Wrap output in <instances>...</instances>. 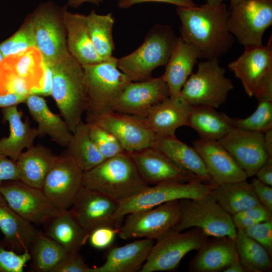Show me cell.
Instances as JSON below:
<instances>
[{"instance_id":"6da1fadb","label":"cell","mask_w":272,"mask_h":272,"mask_svg":"<svg viewBox=\"0 0 272 272\" xmlns=\"http://www.w3.org/2000/svg\"><path fill=\"white\" fill-rule=\"evenodd\" d=\"M181 21L180 37L197 47L202 58H218L228 52L234 43L227 20L229 10L224 3L192 7H177Z\"/></svg>"},{"instance_id":"7a4b0ae2","label":"cell","mask_w":272,"mask_h":272,"mask_svg":"<svg viewBox=\"0 0 272 272\" xmlns=\"http://www.w3.org/2000/svg\"><path fill=\"white\" fill-rule=\"evenodd\" d=\"M83 186L120 201L139 194L149 185L141 177L130 155L124 152L84 171Z\"/></svg>"},{"instance_id":"3957f363","label":"cell","mask_w":272,"mask_h":272,"mask_svg":"<svg viewBox=\"0 0 272 272\" xmlns=\"http://www.w3.org/2000/svg\"><path fill=\"white\" fill-rule=\"evenodd\" d=\"M117 58L83 65L84 84L87 97L86 122L91 123L113 111L118 97L131 81L117 67Z\"/></svg>"},{"instance_id":"277c9868","label":"cell","mask_w":272,"mask_h":272,"mask_svg":"<svg viewBox=\"0 0 272 272\" xmlns=\"http://www.w3.org/2000/svg\"><path fill=\"white\" fill-rule=\"evenodd\" d=\"M50 65L52 76L50 95L73 132L82 121L87 106L83 66L71 54Z\"/></svg>"},{"instance_id":"5b68a950","label":"cell","mask_w":272,"mask_h":272,"mask_svg":"<svg viewBox=\"0 0 272 272\" xmlns=\"http://www.w3.org/2000/svg\"><path fill=\"white\" fill-rule=\"evenodd\" d=\"M177 38L170 26L157 24L137 49L117 58V67L132 82L149 79L156 68L166 65Z\"/></svg>"},{"instance_id":"8992f818","label":"cell","mask_w":272,"mask_h":272,"mask_svg":"<svg viewBox=\"0 0 272 272\" xmlns=\"http://www.w3.org/2000/svg\"><path fill=\"white\" fill-rule=\"evenodd\" d=\"M180 218L171 230L182 232L197 228L208 236L228 237L235 240L237 235L232 216L216 201L211 193L196 199L179 200Z\"/></svg>"},{"instance_id":"52a82bcc","label":"cell","mask_w":272,"mask_h":272,"mask_svg":"<svg viewBox=\"0 0 272 272\" xmlns=\"http://www.w3.org/2000/svg\"><path fill=\"white\" fill-rule=\"evenodd\" d=\"M225 72L218 58L199 62L196 71L191 74L182 87L180 96L192 106L219 107L234 88Z\"/></svg>"},{"instance_id":"ba28073f","label":"cell","mask_w":272,"mask_h":272,"mask_svg":"<svg viewBox=\"0 0 272 272\" xmlns=\"http://www.w3.org/2000/svg\"><path fill=\"white\" fill-rule=\"evenodd\" d=\"M67 7L47 2L41 4L31 14L36 48L46 64L52 65L70 54L64 23Z\"/></svg>"},{"instance_id":"9c48e42d","label":"cell","mask_w":272,"mask_h":272,"mask_svg":"<svg viewBox=\"0 0 272 272\" xmlns=\"http://www.w3.org/2000/svg\"><path fill=\"white\" fill-rule=\"evenodd\" d=\"M230 8L227 26L234 37L244 48L262 45L272 24V0H243Z\"/></svg>"},{"instance_id":"30bf717a","label":"cell","mask_w":272,"mask_h":272,"mask_svg":"<svg viewBox=\"0 0 272 272\" xmlns=\"http://www.w3.org/2000/svg\"><path fill=\"white\" fill-rule=\"evenodd\" d=\"M216 186L198 180L149 186L132 197L118 201L116 215L123 221L126 215L132 212L152 208L171 201L201 198L210 194Z\"/></svg>"},{"instance_id":"8fae6325","label":"cell","mask_w":272,"mask_h":272,"mask_svg":"<svg viewBox=\"0 0 272 272\" xmlns=\"http://www.w3.org/2000/svg\"><path fill=\"white\" fill-rule=\"evenodd\" d=\"M208 237L197 228L185 232L170 230L156 239L139 271L173 270L188 252L198 250Z\"/></svg>"},{"instance_id":"7c38bea8","label":"cell","mask_w":272,"mask_h":272,"mask_svg":"<svg viewBox=\"0 0 272 272\" xmlns=\"http://www.w3.org/2000/svg\"><path fill=\"white\" fill-rule=\"evenodd\" d=\"M180 215L179 200L132 212L126 215L117 235L123 240L157 239L178 223Z\"/></svg>"},{"instance_id":"4fadbf2b","label":"cell","mask_w":272,"mask_h":272,"mask_svg":"<svg viewBox=\"0 0 272 272\" xmlns=\"http://www.w3.org/2000/svg\"><path fill=\"white\" fill-rule=\"evenodd\" d=\"M0 193L15 211L33 224H44L62 212L49 200L41 189L19 180L3 182Z\"/></svg>"},{"instance_id":"5bb4252c","label":"cell","mask_w":272,"mask_h":272,"mask_svg":"<svg viewBox=\"0 0 272 272\" xmlns=\"http://www.w3.org/2000/svg\"><path fill=\"white\" fill-rule=\"evenodd\" d=\"M83 172L66 150L57 156L41 189L57 208L69 210L83 186Z\"/></svg>"},{"instance_id":"9a60e30c","label":"cell","mask_w":272,"mask_h":272,"mask_svg":"<svg viewBox=\"0 0 272 272\" xmlns=\"http://www.w3.org/2000/svg\"><path fill=\"white\" fill-rule=\"evenodd\" d=\"M118 206L117 200L82 186L69 210L89 234L102 226L119 228L123 221L117 217Z\"/></svg>"},{"instance_id":"2e32d148","label":"cell","mask_w":272,"mask_h":272,"mask_svg":"<svg viewBox=\"0 0 272 272\" xmlns=\"http://www.w3.org/2000/svg\"><path fill=\"white\" fill-rule=\"evenodd\" d=\"M93 123L110 132L128 153L153 147L157 138L141 117L112 111Z\"/></svg>"},{"instance_id":"e0dca14e","label":"cell","mask_w":272,"mask_h":272,"mask_svg":"<svg viewBox=\"0 0 272 272\" xmlns=\"http://www.w3.org/2000/svg\"><path fill=\"white\" fill-rule=\"evenodd\" d=\"M169 96L168 86L162 76L131 81L115 101L113 111L143 117L152 107Z\"/></svg>"},{"instance_id":"ac0fdd59","label":"cell","mask_w":272,"mask_h":272,"mask_svg":"<svg viewBox=\"0 0 272 272\" xmlns=\"http://www.w3.org/2000/svg\"><path fill=\"white\" fill-rule=\"evenodd\" d=\"M263 137L264 133L233 127L218 141L250 177L270 157L265 150Z\"/></svg>"},{"instance_id":"d6986e66","label":"cell","mask_w":272,"mask_h":272,"mask_svg":"<svg viewBox=\"0 0 272 272\" xmlns=\"http://www.w3.org/2000/svg\"><path fill=\"white\" fill-rule=\"evenodd\" d=\"M128 154L141 177L149 185L201 181L195 175L179 167L153 147Z\"/></svg>"},{"instance_id":"ffe728a7","label":"cell","mask_w":272,"mask_h":272,"mask_svg":"<svg viewBox=\"0 0 272 272\" xmlns=\"http://www.w3.org/2000/svg\"><path fill=\"white\" fill-rule=\"evenodd\" d=\"M228 67L239 79L245 93L253 96L266 75L272 72L271 36L265 45L245 48Z\"/></svg>"},{"instance_id":"44dd1931","label":"cell","mask_w":272,"mask_h":272,"mask_svg":"<svg viewBox=\"0 0 272 272\" xmlns=\"http://www.w3.org/2000/svg\"><path fill=\"white\" fill-rule=\"evenodd\" d=\"M193 144L206 165L211 184L219 185L247 180L246 174L218 141L199 138Z\"/></svg>"},{"instance_id":"7402d4cb","label":"cell","mask_w":272,"mask_h":272,"mask_svg":"<svg viewBox=\"0 0 272 272\" xmlns=\"http://www.w3.org/2000/svg\"><path fill=\"white\" fill-rule=\"evenodd\" d=\"M192 107L180 95L169 96L155 105L142 118L157 137H174L178 128L188 126Z\"/></svg>"},{"instance_id":"603a6c76","label":"cell","mask_w":272,"mask_h":272,"mask_svg":"<svg viewBox=\"0 0 272 272\" xmlns=\"http://www.w3.org/2000/svg\"><path fill=\"white\" fill-rule=\"evenodd\" d=\"M200 58H202L201 53L197 47L180 36L177 37L162 75L168 86L170 97L180 94L182 87Z\"/></svg>"},{"instance_id":"cb8c5ba5","label":"cell","mask_w":272,"mask_h":272,"mask_svg":"<svg viewBox=\"0 0 272 272\" xmlns=\"http://www.w3.org/2000/svg\"><path fill=\"white\" fill-rule=\"evenodd\" d=\"M197 250L189 264L191 271H224L239 258L235 240L228 237L208 238Z\"/></svg>"},{"instance_id":"d4e9b609","label":"cell","mask_w":272,"mask_h":272,"mask_svg":"<svg viewBox=\"0 0 272 272\" xmlns=\"http://www.w3.org/2000/svg\"><path fill=\"white\" fill-rule=\"evenodd\" d=\"M3 120L9 126L8 137L0 139V155L16 162L24 149L34 145L38 137L36 128L31 126L28 119L22 120L17 105L2 108Z\"/></svg>"},{"instance_id":"484cf974","label":"cell","mask_w":272,"mask_h":272,"mask_svg":"<svg viewBox=\"0 0 272 272\" xmlns=\"http://www.w3.org/2000/svg\"><path fill=\"white\" fill-rule=\"evenodd\" d=\"M154 239L143 238L110 248L105 262L91 268L90 272H134L140 270L154 244Z\"/></svg>"},{"instance_id":"4316f807","label":"cell","mask_w":272,"mask_h":272,"mask_svg":"<svg viewBox=\"0 0 272 272\" xmlns=\"http://www.w3.org/2000/svg\"><path fill=\"white\" fill-rule=\"evenodd\" d=\"M25 103L37 123L38 137L48 135L57 145L66 147L73 132L62 117L52 112L46 100L40 95L29 94Z\"/></svg>"},{"instance_id":"83f0119b","label":"cell","mask_w":272,"mask_h":272,"mask_svg":"<svg viewBox=\"0 0 272 272\" xmlns=\"http://www.w3.org/2000/svg\"><path fill=\"white\" fill-rule=\"evenodd\" d=\"M0 229L11 250L22 253L29 251L39 231L7 203L0 193Z\"/></svg>"},{"instance_id":"f1b7e54d","label":"cell","mask_w":272,"mask_h":272,"mask_svg":"<svg viewBox=\"0 0 272 272\" xmlns=\"http://www.w3.org/2000/svg\"><path fill=\"white\" fill-rule=\"evenodd\" d=\"M66 42L70 53L82 66L104 61L97 54L89 36L86 15L66 10L64 13Z\"/></svg>"},{"instance_id":"f546056e","label":"cell","mask_w":272,"mask_h":272,"mask_svg":"<svg viewBox=\"0 0 272 272\" xmlns=\"http://www.w3.org/2000/svg\"><path fill=\"white\" fill-rule=\"evenodd\" d=\"M57 156L50 148L41 144L34 145L27 149L16 161L19 180L42 189L45 177Z\"/></svg>"},{"instance_id":"4dcf8cb0","label":"cell","mask_w":272,"mask_h":272,"mask_svg":"<svg viewBox=\"0 0 272 272\" xmlns=\"http://www.w3.org/2000/svg\"><path fill=\"white\" fill-rule=\"evenodd\" d=\"M183 170L211 184L206 165L195 148L178 139L176 136L157 137L153 146Z\"/></svg>"},{"instance_id":"1f68e13d","label":"cell","mask_w":272,"mask_h":272,"mask_svg":"<svg viewBox=\"0 0 272 272\" xmlns=\"http://www.w3.org/2000/svg\"><path fill=\"white\" fill-rule=\"evenodd\" d=\"M45 234L59 244L70 254L80 253L88 241L89 233L69 210H63L44 224Z\"/></svg>"},{"instance_id":"d6a6232c","label":"cell","mask_w":272,"mask_h":272,"mask_svg":"<svg viewBox=\"0 0 272 272\" xmlns=\"http://www.w3.org/2000/svg\"><path fill=\"white\" fill-rule=\"evenodd\" d=\"M233 121V118L214 108L193 106L188 126L195 130L201 139L219 141L234 127Z\"/></svg>"},{"instance_id":"836d02e7","label":"cell","mask_w":272,"mask_h":272,"mask_svg":"<svg viewBox=\"0 0 272 272\" xmlns=\"http://www.w3.org/2000/svg\"><path fill=\"white\" fill-rule=\"evenodd\" d=\"M1 64L24 79L30 88L31 94H36L41 88L44 71V61L35 47L7 57Z\"/></svg>"},{"instance_id":"e575fe53","label":"cell","mask_w":272,"mask_h":272,"mask_svg":"<svg viewBox=\"0 0 272 272\" xmlns=\"http://www.w3.org/2000/svg\"><path fill=\"white\" fill-rule=\"evenodd\" d=\"M211 194L231 216L249 208L261 205L251 183L246 180L217 185Z\"/></svg>"},{"instance_id":"d590c367","label":"cell","mask_w":272,"mask_h":272,"mask_svg":"<svg viewBox=\"0 0 272 272\" xmlns=\"http://www.w3.org/2000/svg\"><path fill=\"white\" fill-rule=\"evenodd\" d=\"M66 148L84 172L91 169L106 159L91 139L87 122L81 121L76 127Z\"/></svg>"},{"instance_id":"8d00e7d4","label":"cell","mask_w":272,"mask_h":272,"mask_svg":"<svg viewBox=\"0 0 272 272\" xmlns=\"http://www.w3.org/2000/svg\"><path fill=\"white\" fill-rule=\"evenodd\" d=\"M114 18L111 13L100 15L94 10L86 15L88 31L94 47L103 60L111 58L115 45L112 35Z\"/></svg>"},{"instance_id":"74e56055","label":"cell","mask_w":272,"mask_h":272,"mask_svg":"<svg viewBox=\"0 0 272 272\" xmlns=\"http://www.w3.org/2000/svg\"><path fill=\"white\" fill-rule=\"evenodd\" d=\"M32 267L37 272H51L69 254L59 244L39 232L29 249Z\"/></svg>"},{"instance_id":"f35d334b","label":"cell","mask_w":272,"mask_h":272,"mask_svg":"<svg viewBox=\"0 0 272 272\" xmlns=\"http://www.w3.org/2000/svg\"><path fill=\"white\" fill-rule=\"evenodd\" d=\"M235 241L239 260L246 271L266 272L271 269V256L243 230H237Z\"/></svg>"},{"instance_id":"ab89813d","label":"cell","mask_w":272,"mask_h":272,"mask_svg":"<svg viewBox=\"0 0 272 272\" xmlns=\"http://www.w3.org/2000/svg\"><path fill=\"white\" fill-rule=\"evenodd\" d=\"M33 47H36V39L31 14L14 34L0 43V49L4 58Z\"/></svg>"},{"instance_id":"60d3db41","label":"cell","mask_w":272,"mask_h":272,"mask_svg":"<svg viewBox=\"0 0 272 272\" xmlns=\"http://www.w3.org/2000/svg\"><path fill=\"white\" fill-rule=\"evenodd\" d=\"M254 112L244 118H233V126L241 129L264 133L272 129V101L258 100Z\"/></svg>"},{"instance_id":"b9f144b4","label":"cell","mask_w":272,"mask_h":272,"mask_svg":"<svg viewBox=\"0 0 272 272\" xmlns=\"http://www.w3.org/2000/svg\"><path fill=\"white\" fill-rule=\"evenodd\" d=\"M88 124L91 139L105 159L125 152L117 139L108 130L97 123Z\"/></svg>"},{"instance_id":"7bdbcfd3","label":"cell","mask_w":272,"mask_h":272,"mask_svg":"<svg viewBox=\"0 0 272 272\" xmlns=\"http://www.w3.org/2000/svg\"><path fill=\"white\" fill-rule=\"evenodd\" d=\"M237 229L243 230L257 223L272 220V214L262 205L249 208L232 216Z\"/></svg>"},{"instance_id":"ee69618b","label":"cell","mask_w":272,"mask_h":272,"mask_svg":"<svg viewBox=\"0 0 272 272\" xmlns=\"http://www.w3.org/2000/svg\"><path fill=\"white\" fill-rule=\"evenodd\" d=\"M31 258L29 251L19 253L0 245V272H23Z\"/></svg>"},{"instance_id":"f6af8a7d","label":"cell","mask_w":272,"mask_h":272,"mask_svg":"<svg viewBox=\"0 0 272 272\" xmlns=\"http://www.w3.org/2000/svg\"><path fill=\"white\" fill-rule=\"evenodd\" d=\"M9 93L29 95L31 90L24 79L4 67L0 63V94Z\"/></svg>"},{"instance_id":"bcb514c9","label":"cell","mask_w":272,"mask_h":272,"mask_svg":"<svg viewBox=\"0 0 272 272\" xmlns=\"http://www.w3.org/2000/svg\"><path fill=\"white\" fill-rule=\"evenodd\" d=\"M272 255V220L260 222L243 230Z\"/></svg>"},{"instance_id":"7dc6e473","label":"cell","mask_w":272,"mask_h":272,"mask_svg":"<svg viewBox=\"0 0 272 272\" xmlns=\"http://www.w3.org/2000/svg\"><path fill=\"white\" fill-rule=\"evenodd\" d=\"M119 228L108 226H102L91 231L88 241L91 246L97 249L107 248L113 243Z\"/></svg>"},{"instance_id":"c3c4849f","label":"cell","mask_w":272,"mask_h":272,"mask_svg":"<svg viewBox=\"0 0 272 272\" xmlns=\"http://www.w3.org/2000/svg\"><path fill=\"white\" fill-rule=\"evenodd\" d=\"M89 267L83 261L80 253L70 254L54 267L51 272H90Z\"/></svg>"},{"instance_id":"681fc988","label":"cell","mask_w":272,"mask_h":272,"mask_svg":"<svg viewBox=\"0 0 272 272\" xmlns=\"http://www.w3.org/2000/svg\"><path fill=\"white\" fill-rule=\"evenodd\" d=\"M255 193L260 203L272 214V187L265 184L257 178L251 182Z\"/></svg>"},{"instance_id":"f907efd6","label":"cell","mask_w":272,"mask_h":272,"mask_svg":"<svg viewBox=\"0 0 272 272\" xmlns=\"http://www.w3.org/2000/svg\"><path fill=\"white\" fill-rule=\"evenodd\" d=\"M19 180L16 162L0 155V186L7 181Z\"/></svg>"},{"instance_id":"816d5d0a","label":"cell","mask_w":272,"mask_h":272,"mask_svg":"<svg viewBox=\"0 0 272 272\" xmlns=\"http://www.w3.org/2000/svg\"><path fill=\"white\" fill-rule=\"evenodd\" d=\"M148 2L167 3L181 7H192L197 5L193 0H119L117 6L120 9H126L135 4Z\"/></svg>"},{"instance_id":"f5cc1de1","label":"cell","mask_w":272,"mask_h":272,"mask_svg":"<svg viewBox=\"0 0 272 272\" xmlns=\"http://www.w3.org/2000/svg\"><path fill=\"white\" fill-rule=\"evenodd\" d=\"M253 96L258 101L260 100L272 101V72L266 75Z\"/></svg>"},{"instance_id":"db71d44e","label":"cell","mask_w":272,"mask_h":272,"mask_svg":"<svg viewBox=\"0 0 272 272\" xmlns=\"http://www.w3.org/2000/svg\"><path fill=\"white\" fill-rule=\"evenodd\" d=\"M28 96L16 93L0 94V108L11 107L25 103Z\"/></svg>"},{"instance_id":"11a10c76","label":"cell","mask_w":272,"mask_h":272,"mask_svg":"<svg viewBox=\"0 0 272 272\" xmlns=\"http://www.w3.org/2000/svg\"><path fill=\"white\" fill-rule=\"evenodd\" d=\"M255 175L261 182L272 186V157H269Z\"/></svg>"},{"instance_id":"9f6ffc18","label":"cell","mask_w":272,"mask_h":272,"mask_svg":"<svg viewBox=\"0 0 272 272\" xmlns=\"http://www.w3.org/2000/svg\"><path fill=\"white\" fill-rule=\"evenodd\" d=\"M44 75L41 88L37 91L36 94L48 96L51 94L52 81V71L50 65L45 63H44Z\"/></svg>"},{"instance_id":"6f0895ef","label":"cell","mask_w":272,"mask_h":272,"mask_svg":"<svg viewBox=\"0 0 272 272\" xmlns=\"http://www.w3.org/2000/svg\"><path fill=\"white\" fill-rule=\"evenodd\" d=\"M263 144L267 155L272 157V129L264 133Z\"/></svg>"},{"instance_id":"680465c9","label":"cell","mask_w":272,"mask_h":272,"mask_svg":"<svg viewBox=\"0 0 272 272\" xmlns=\"http://www.w3.org/2000/svg\"><path fill=\"white\" fill-rule=\"evenodd\" d=\"M105 0H68L67 6L77 8L85 3H90L97 6L104 2Z\"/></svg>"},{"instance_id":"91938a15","label":"cell","mask_w":272,"mask_h":272,"mask_svg":"<svg viewBox=\"0 0 272 272\" xmlns=\"http://www.w3.org/2000/svg\"><path fill=\"white\" fill-rule=\"evenodd\" d=\"M246 271L240 262L239 258L233 261L228 267H227L224 272H245Z\"/></svg>"},{"instance_id":"94428289","label":"cell","mask_w":272,"mask_h":272,"mask_svg":"<svg viewBox=\"0 0 272 272\" xmlns=\"http://www.w3.org/2000/svg\"><path fill=\"white\" fill-rule=\"evenodd\" d=\"M225 0H206L207 3L211 5H218L224 3Z\"/></svg>"},{"instance_id":"6125c7cd","label":"cell","mask_w":272,"mask_h":272,"mask_svg":"<svg viewBox=\"0 0 272 272\" xmlns=\"http://www.w3.org/2000/svg\"><path fill=\"white\" fill-rule=\"evenodd\" d=\"M230 2V7L239 3L240 1H243V0H229Z\"/></svg>"},{"instance_id":"be15d7a7","label":"cell","mask_w":272,"mask_h":272,"mask_svg":"<svg viewBox=\"0 0 272 272\" xmlns=\"http://www.w3.org/2000/svg\"><path fill=\"white\" fill-rule=\"evenodd\" d=\"M4 58H4V55H3V53H2V51H1V49H0V63L2 62L3 61V60L4 59Z\"/></svg>"}]
</instances>
